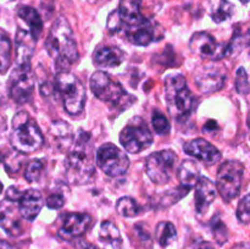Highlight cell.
I'll return each instance as SVG.
<instances>
[{
	"label": "cell",
	"instance_id": "cell-1",
	"mask_svg": "<svg viewBox=\"0 0 250 249\" xmlns=\"http://www.w3.org/2000/svg\"><path fill=\"white\" fill-rule=\"evenodd\" d=\"M45 49L54 59L59 72L67 71L68 67L78 59L77 44L73 37L72 28L65 17H59L45 41Z\"/></svg>",
	"mask_w": 250,
	"mask_h": 249
},
{
	"label": "cell",
	"instance_id": "cell-2",
	"mask_svg": "<svg viewBox=\"0 0 250 249\" xmlns=\"http://www.w3.org/2000/svg\"><path fill=\"white\" fill-rule=\"evenodd\" d=\"M94 170V146L90 134L81 132L66 158V178L72 185H85L92 180Z\"/></svg>",
	"mask_w": 250,
	"mask_h": 249
},
{
	"label": "cell",
	"instance_id": "cell-3",
	"mask_svg": "<svg viewBox=\"0 0 250 249\" xmlns=\"http://www.w3.org/2000/svg\"><path fill=\"white\" fill-rule=\"evenodd\" d=\"M165 97L168 112L178 121L189 116L197 104V99L182 75H170L165 78Z\"/></svg>",
	"mask_w": 250,
	"mask_h": 249
},
{
	"label": "cell",
	"instance_id": "cell-4",
	"mask_svg": "<svg viewBox=\"0 0 250 249\" xmlns=\"http://www.w3.org/2000/svg\"><path fill=\"white\" fill-rule=\"evenodd\" d=\"M12 146L22 154L34 153L44 144V137L37 122L26 111H19L12 119Z\"/></svg>",
	"mask_w": 250,
	"mask_h": 249
},
{
	"label": "cell",
	"instance_id": "cell-5",
	"mask_svg": "<svg viewBox=\"0 0 250 249\" xmlns=\"http://www.w3.org/2000/svg\"><path fill=\"white\" fill-rule=\"evenodd\" d=\"M54 89L60 95L66 112L77 116L84 109L85 89L80 80L67 71L58 72L54 81Z\"/></svg>",
	"mask_w": 250,
	"mask_h": 249
},
{
	"label": "cell",
	"instance_id": "cell-6",
	"mask_svg": "<svg viewBox=\"0 0 250 249\" xmlns=\"http://www.w3.org/2000/svg\"><path fill=\"white\" fill-rule=\"evenodd\" d=\"M244 171V165L239 161L229 160L221 164L217 171L215 187L225 202H231L239 194Z\"/></svg>",
	"mask_w": 250,
	"mask_h": 249
},
{
	"label": "cell",
	"instance_id": "cell-7",
	"mask_svg": "<svg viewBox=\"0 0 250 249\" xmlns=\"http://www.w3.org/2000/svg\"><path fill=\"white\" fill-rule=\"evenodd\" d=\"M120 143L126 151L138 154L153 144V134L148 124L141 117H133L120 133Z\"/></svg>",
	"mask_w": 250,
	"mask_h": 249
},
{
	"label": "cell",
	"instance_id": "cell-8",
	"mask_svg": "<svg viewBox=\"0 0 250 249\" xmlns=\"http://www.w3.org/2000/svg\"><path fill=\"white\" fill-rule=\"evenodd\" d=\"M90 89L98 99L112 105H122L129 98L121 84L110 77L104 71H97L89 80Z\"/></svg>",
	"mask_w": 250,
	"mask_h": 249
},
{
	"label": "cell",
	"instance_id": "cell-9",
	"mask_svg": "<svg viewBox=\"0 0 250 249\" xmlns=\"http://www.w3.org/2000/svg\"><path fill=\"white\" fill-rule=\"evenodd\" d=\"M97 164L107 176L117 177L127 172L129 159L119 146L106 143L98 149Z\"/></svg>",
	"mask_w": 250,
	"mask_h": 249
},
{
	"label": "cell",
	"instance_id": "cell-10",
	"mask_svg": "<svg viewBox=\"0 0 250 249\" xmlns=\"http://www.w3.org/2000/svg\"><path fill=\"white\" fill-rule=\"evenodd\" d=\"M177 156L172 150H161L148 156L146 170L149 178L156 185H165L172 177Z\"/></svg>",
	"mask_w": 250,
	"mask_h": 249
},
{
	"label": "cell",
	"instance_id": "cell-11",
	"mask_svg": "<svg viewBox=\"0 0 250 249\" xmlns=\"http://www.w3.org/2000/svg\"><path fill=\"white\" fill-rule=\"evenodd\" d=\"M9 95L17 104L29 102L34 90V77L31 66L16 65L9 78Z\"/></svg>",
	"mask_w": 250,
	"mask_h": 249
},
{
	"label": "cell",
	"instance_id": "cell-12",
	"mask_svg": "<svg viewBox=\"0 0 250 249\" xmlns=\"http://www.w3.org/2000/svg\"><path fill=\"white\" fill-rule=\"evenodd\" d=\"M227 71L224 66L202 65L195 70L194 82L203 94H212L222 89L226 83Z\"/></svg>",
	"mask_w": 250,
	"mask_h": 249
},
{
	"label": "cell",
	"instance_id": "cell-13",
	"mask_svg": "<svg viewBox=\"0 0 250 249\" xmlns=\"http://www.w3.org/2000/svg\"><path fill=\"white\" fill-rule=\"evenodd\" d=\"M189 48L195 55L212 61L221 60L229 55L227 44L220 43L207 32H195L189 41Z\"/></svg>",
	"mask_w": 250,
	"mask_h": 249
},
{
	"label": "cell",
	"instance_id": "cell-14",
	"mask_svg": "<svg viewBox=\"0 0 250 249\" xmlns=\"http://www.w3.org/2000/svg\"><path fill=\"white\" fill-rule=\"evenodd\" d=\"M92 225V216L84 212H70L63 217L59 229V237L63 241H72L83 236Z\"/></svg>",
	"mask_w": 250,
	"mask_h": 249
},
{
	"label": "cell",
	"instance_id": "cell-15",
	"mask_svg": "<svg viewBox=\"0 0 250 249\" xmlns=\"http://www.w3.org/2000/svg\"><path fill=\"white\" fill-rule=\"evenodd\" d=\"M186 154L203 161L207 165H214L221 160V153L216 146L210 144L204 138H195L187 142L183 146Z\"/></svg>",
	"mask_w": 250,
	"mask_h": 249
},
{
	"label": "cell",
	"instance_id": "cell-16",
	"mask_svg": "<svg viewBox=\"0 0 250 249\" xmlns=\"http://www.w3.org/2000/svg\"><path fill=\"white\" fill-rule=\"evenodd\" d=\"M21 214L14 202L5 199L0 202V226L10 236L16 237L22 233Z\"/></svg>",
	"mask_w": 250,
	"mask_h": 249
},
{
	"label": "cell",
	"instance_id": "cell-17",
	"mask_svg": "<svg viewBox=\"0 0 250 249\" xmlns=\"http://www.w3.org/2000/svg\"><path fill=\"white\" fill-rule=\"evenodd\" d=\"M17 203H19L17 208L21 216L27 221H33L43 208L44 199L39 190L31 188L21 193Z\"/></svg>",
	"mask_w": 250,
	"mask_h": 249
},
{
	"label": "cell",
	"instance_id": "cell-18",
	"mask_svg": "<svg viewBox=\"0 0 250 249\" xmlns=\"http://www.w3.org/2000/svg\"><path fill=\"white\" fill-rule=\"evenodd\" d=\"M216 198V187L215 183L208 177H199L195 185V209L198 214L204 215L209 210L210 205L214 203Z\"/></svg>",
	"mask_w": 250,
	"mask_h": 249
},
{
	"label": "cell",
	"instance_id": "cell-19",
	"mask_svg": "<svg viewBox=\"0 0 250 249\" xmlns=\"http://www.w3.org/2000/svg\"><path fill=\"white\" fill-rule=\"evenodd\" d=\"M36 41L29 31L20 28L15 37V45H16V65L31 66L32 56L36 48Z\"/></svg>",
	"mask_w": 250,
	"mask_h": 249
},
{
	"label": "cell",
	"instance_id": "cell-20",
	"mask_svg": "<svg viewBox=\"0 0 250 249\" xmlns=\"http://www.w3.org/2000/svg\"><path fill=\"white\" fill-rule=\"evenodd\" d=\"M125 60V53L117 46L100 45L93 54V61L102 67H117Z\"/></svg>",
	"mask_w": 250,
	"mask_h": 249
},
{
	"label": "cell",
	"instance_id": "cell-21",
	"mask_svg": "<svg viewBox=\"0 0 250 249\" xmlns=\"http://www.w3.org/2000/svg\"><path fill=\"white\" fill-rule=\"evenodd\" d=\"M117 12L126 29L136 26L146 19L141 14V0H121Z\"/></svg>",
	"mask_w": 250,
	"mask_h": 249
},
{
	"label": "cell",
	"instance_id": "cell-22",
	"mask_svg": "<svg viewBox=\"0 0 250 249\" xmlns=\"http://www.w3.org/2000/svg\"><path fill=\"white\" fill-rule=\"evenodd\" d=\"M127 38L134 45L146 46L153 42L154 39V27L149 20L144 19L138 24L129 27L126 29Z\"/></svg>",
	"mask_w": 250,
	"mask_h": 249
},
{
	"label": "cell",
	"instance_id": "cell-23",
	"mask_svg": "<svg viewBox=\"0 0 250 249\" xmlns=\"http://www.w3.org/2000/svg\"><path fill=\"white\" fill-rule=\"evenodd\" d=\"M177 176L181 187L190 190L192 188L195 187L198 180H199V168H198V165L193 160H185L180 165Z\"/></svg>",
	"mask_w": 250,
	"mask_h": 249
},
{
	"label": "cell",
	"instance_id": "cell-24",
	"mask_svg": "<svg viewBox=\"0 0 250 249\" xmlns=\"http://www.w3.org/2000/svg\"><path fill=\"white\" fill-rule=\"evenodd\" d=\"M17 15L22 21L26 22L29 32L34 38H38L43 32V20L36 9L31 6H20L17 10Z\"/></svg>",
	"mask_w": 250,
	"mask_h": 249
},
{
	"label": "cell",
	"instance_id": "cell-25",
	"mask_svg": "<svg viewBox=\"0 0 250 249\" xmlns=\"http://www.w3.org/2000/svg\"><path fill=\"white\" fill-rule=\"evenodd\" d=\"M209 12L212 21L222 23L233 16L234 6L229 0H210Z\"/></svg>",
	"mask_w": 250,
	"mask_h": 249
},
{
	"label": "cell",
	"instance_id": "cell-26",
	"mask_svg": "<svg viewBox=\"0 0 250 249\" xmlns=\"http://www.w3.org/2000/svg\"><path fill=\"white\" fill-rule=\"evenodd\" d=\"M99 238L103 243L110 244L112 248L120 249L122 246V237L120 229L111 221H104L99 232Z\"/></svg>",
	"mask_w": 250,
	"mask_h": 249
},
{
	"label": "cell",
	"instance_id": "cell-27",
	"mask_svg": "<svg viewBox=\"0 0 250 249\" xmlns=\"http://www.w3.org/2000/svg\"><path fill=\"white\" fill-rule=\"evenodd\" d=\"M155 238L163 248L170 246L177 238V229L170 221L159 222L155 228Z\"/></svg>",
	"mask_w": 250,
	"mask_h": 249
},
{
	"label": "cell",
	"instance_id": "cell-28",
	"mask_svg": "<svg viewBox=\"0 0 250 249\" xmlns=\"http://www.w3.org/2000/svg\"><path fill=\"white\" fill-rule=\"evenodd\" d=\"M116 210L120 215L125 217H134L141 214L142 208L138 203L131 197H122L117 200Z\"/></svg>",
	"mask_w": 250,
	"mask_h": 249
},
{
	"label": "cell",
	"instance_id": "cell-29",
	"mask_svg": "<svg viewBox=\"0 0 250 249\" xmlns=\"http://www.w3.org/2000/svg\"><path fill=\"white\" fill-rule=\"evenodd\" d=\"M11 63V42L9 37L0 33V73H5Z\"/></svg>",
	"mask_w": 250,
	"mask_h": 249
},
{
	"label": "cell",
	"instance_id": "cell-30",
	"mask_svg": "<svg viewBox=\"0 0 250 249\" xmlns=\"http://www.w3.org/2000/svg\"><path fill=\"white\" fill-rule=\"evenodd\" d=\"M44 168H45V164H44L43 159H36V160L29 161L24 170V178L28 182H38L43 176Z\"/></svg>",
	"mask_w": 250,
	"mask_h": 249
},
{
	"label": "cell",
	"instance_id": "cell-31",
	"mask_svg": "<svg viewBox=\"0 0 250 249\" xmlns=\"http://www.w3.org/2000/svg\"><path fill=\"white\" fill-rule=\"evenodd\" d=\"M210 222H211L210 225H211L212 234H214V238L217 242V244L222 246V244L226 243L227 239H229V229H227L224 221L220 219L219 215H215L214 219Z\"/></svg>",
	"mask_w": 250,
	"mask_h": 249
},
{
	"label": "cell",
	"instance_id": "cell-32",
	"mask_svg": "<svg viewBox=\"0 0 250 249\" xmlns=\"http://www.w3.org/2000/svg\"><path fill=\"white\" fill-rule=\"evenodd\" d=\"M151 124H153L154 131L158 134H167L171 129L167 119L159 111H154L153 117H151Z\"/></svg>",
	"mask_w": 250,
	"mask_h": 249
},
{
	"label": "cell",
	"instance_id": "cell-33",
	"mask_svg": "<svg viewBox=\"0 0 250 249\" xmlns=\"http://www.w3.org/2000/svg\"><path fill=\"white\" fill-rule=\"evenodd\" d=\"M236 89L241 95L249 94V78L246 68L241 67L237 70L236 75Z\"/></svg>",
	"mask_w": 250,
	"mask_h": 249
},
{
	"label": "cell",
	"instance_id": "cell-34",
	"mask_svg": "<svg viewBox=\"0 0 250 249\" xmlns=\"http://www.w3.org/2000/svg\"><path fill=\"white\" fill-rule=\"evenodd\" d=\"M250 200L249 194H246L242 200L239 202L238 208H237V219L242 222V224L247 225L250 221Z\"/></svg>",
	"mask_w": 250,
	"mask_h": 249
},
{
	"label": "cell",
	"instance_id": "cell-35",
	"mask_svg": "<svg viewBox=\"0 0 250 249\" xmlns=\"http://www.w3.org/2000/svg\"><path fill=\"white\" fill-rule=\"evenodd\" d=\"M188 192H189V190H187L183 187L173 188V189L167 190V192L164 194L163 199H161V203H166V205L176 204L178 200H181L183 197H186V195L188 194Z\"/></svg>",
	"mask_w": 250,
	"mask_h": 249
},
{
	"label": "cell",
	"instance_id": "cell-36",
	"mask_svg": "<svg viewBox=\"0 0 250 249\" xmlns=\"http://www.w3.org/2000/svg\"><path fill=\"white\" fill-rule=\"evenodd\" d=\"M134 232H136V234L138 236L139 241L143 244L144 248L150 249L151 246H153V238H151L150 233L146 229V227L141 224H137L136 226H134Z\"/></svg>",
	"mask_w": 250,
	"mask_h": 249
},
{
	"label": "cell",
	"instance_id": "cell-37",
	"mask_svg": "<svg viewBox=\"0 0 250 249\" xmlns=\"http://www.w3.org/2000/svg\"><path fill=\"white\" fill-rule=\"evenodd\" d=\"M45 204L49 209H60L65 204V198L61 193H50V194L46 197Z\"/></svg>",
	"mask_w": 250,
	"mask_h": 249
},
{
	"label": "cell",
	"instance_id": "cell-38",
	"mask_svg": "<svg viewBox=\"0 0 250 249\" xmlns=\"http://www.w3.org/2000/svg\"><path fill=\"white\" fill-rule=\"evenodd\" d=\"M107 29H109L111 33H116V32L124 29V24H122L121 20H120L119 12L114 11L109 15V19H107Z\"/></svg>",
	"mask_w": 250,
	"mask_h": 249
},
{
	"label": "cell",
	"instance_id": "cell-39",
	"mask_svg": "<svg viewBox=\"0 0 250 249\" xmlns=\"http://www.w3.org/2000/svg\"><path fill=\"white\" fill-rule=\"evenodd\" d=\"M75 249H99L97 246H94V244H92L90 242H87V241H80L77 242V244H76Z\"/></svg>",
	"mask_w": 250,
	"mask_h": 249
},
{
	"label": "cell",
	"instance_id": "cell-40",
	"mask_svg": "<svg viewBox=\"0 0 250 249\" xmlns=\"http://www.w3.org/2000/svg\"><path fill=\"white\" fill-rule=\"evenodd\" d=\"M0 249H16V247L10 244L9 242L0 239Z\"/></svg>",
	"mask_w": 250,
	"mask_h": 249
},
{
	"label": "cell",
	"instance_id": "cell-41",
	"mask_svg": "<svg viewBox=\"0 0 250 249\" xmlns=\"http://www.w3.org/2000/svg\"><path fill=\"white\" fill-rule=\"evenodd\" d=\"M5 98H6V89H5L4 85L0 83V104L5 102Z\"/></svg>",
	"mask_w": 250,
	"mask_h": 249
},
{
	"label": "cell",
	"instance_id": "cell-42",
	"mask_svg": "<svg viewBox=\"0 0 250 249\" xmlns=\"http://www.w3.org/2000/svg\"><path fill=\"white\" fill-rule=\"evenodd\" d=\"M232 249H249V244L246 243V242H242V243L234 244Z\"/></svg>",
	"mask_w": 250,
	"mask_h": 249
},
{
	"label": "cell",
	"instance_id": "cell-43",
	"mask_svg": "<svg viewBox=\"0 0 250 249\" xmlns=\"http://www.w3.org/2000/svg\"><path fill=\"white\" fill-rule=\"evenodd\" d=\"M5 128H6V124H5L4 119L0 116V133H2V132L5 131Z\"/></svg>",
	"mask_w": 250,
	"mask_h": 249
},
{
	"label": "cell",
	"instance_id": "cell-44",
	"mask_svg": "<svg viewBox=\"0 0 250 249\" xmlns=\"http://www.w3.org/2000/svg\"><path fill=\"white\" fill-rule=\"evenodd\" d=\"M199 249H215V248L210 243H203L202 246L199 247Z\"/></svg>",
	"mask_w": 250,
	"mask_h": 249
},
{
	"label": "cell",
	"instance_id": "cell-45",
	"mask_svg": "<svg viewBox=\"0 0 250 249\" xmlns=\"http://www.w3.org/2000/svg\"><path fill=\"white\" fill-rule=\"evenodd\" d=\"M1 192H2V183L0 182V193H1Z\"/></svg>",
	"mask_w": 250,
	"mask_h": 249
},
{
	"label": "cell",
	"instance_id": "cell-46",
	"mask_svg": "<svg viewBox=\"0 0 250 249\" xmlns=\"http://www.w3.org/2000/svg\"><path fill=\"white\" fill-rule=\"evenodd\" d=\"M242 2H243V4H247V2H248V0H241Z\"/></svg>",
	"mask_w": 250,
	"mask_h": 249
}]
</instances>
